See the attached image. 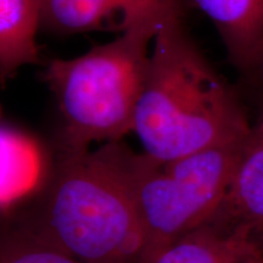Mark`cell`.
Masks as SVG:
<instances>
[{
  "label": "cell",
  "instance_id": "cell-1",
  "mask_svg": "<svg viewBox=\"0 0 263 263\" xmlns=\"http://www.w3.org/2000/svg\"><path fill=\"white\" fill-rule=\"evenodd\" d=\"M120 141L94 151L58 155L35 202L18 227L83 263H141L132 163Z\"/></svg>",
  "mask_w": 263,
  "mask_h": 263
},
{
  "label": "cell",
  "instance_id": "cell-2",
  "mask_svg": "<svg viewBox=\"0 0 263 263\" xmlns=\"http://www.w3.org/2000/svg\"><path fill=\"white\" fill-rule=\"evenodd\" d=\"M132 132L157 162L252 132L224 82L185 37L179 16L163 22L154 38Z\"/></svg>",
  "mask_w": 263,
  "mask_h": 263
},
{
  "label": "cell",
  "instance_id": "cell-3",
  "mask_svg": "<svg viewBox=\"0 0 263 263\" xmlns=\"http://www.w3.org/2000/svg\"><path fill=\"white\" fill-rule=\"evenodd\" d=\"M167 20L133 26L81 57L49 62L45 78L62 118L59 155L130 133L154 38Z\"/></svg>",
  "mask_w": 263,
  "mask_h": 263
},
{
  "label": "cell",
  "instance_id": "cell-4",
  "mask_svg": "<svg viewBox=\"0 0 263 263\" xmlns=\"http://www.w3.org/2000/svg\"><path fill=\"white\" fill-rule=\"evenodd\" d=\"M250 134L170 162L134 154L132 192L143 239L141 263L216 216Z\"/></svg>",
  "mask_w": 263,
  "mask_h": 263
},
{
  "label": "cell",
  "instance_id": "cell-5",
  "mask_svg": "<svg viewBox=\"0 0 263 263\" xmlns=\"http://www.w3.org/2000/svg\"><path fill=\"white\" fill-rule=\"evenodd\" d=\"M178 15V0H41V26L59 34L121 33Z\"/></svg>",
  "mask_w": 263,
  "mask_h": 263
},
{
  "label": "cell",
  "instance_id": "cell-6",
  "mask_svg": "<svg viewBox=\"0 0 263 263\" xmlns=\"http://www.w3.org/2000/svg\"><path fill=\"white\" fill-rule=\"evenodd\" d=\"M150 263H263L256 228L212 219L160 251Z\"/></svg>",
  "mask_w": 263,
  "mask_h": 263
},
{
  "label": "cell",
  "instance_id": "cell-7",
  "mask_svg": "<svg viewBox=\"0 0 263 263\" xmlns=\"http://www.w3.org/2000/svg\"><path fill=\"white\" fill-rule=\"evenodd\" d=\"M211 22L233 62L244 71L263 64V0H189Z\"/></svg>",
  "mask_w": 263,
  "mask_h": 263
},
{
  "label": "cell",
  "instance_id": "cell-8",
  "mask_svg": "<svg viewBox=\"0 0 263 263\" xmlns=\"http://www.w3.org/2000/svg\"><path fill=\"white\" fill-rule=\"evenodd\" d=\"M48 173L34 141L0 123V210L37 194Z\"/></svg>",
  "mask_w": 263,
  "mask_h": 263
},
{
  "label": "cell",
  "instance_id": "cell-9",
  "mask_svg": "<svg viewBox=\"0 0 263 263\" xmlns=\"http://www.w3.org/2000/svg\"><path fill=\"white\" fill-rule=\"evenodd\" d=\"M212 218L230 223L263 226V128L251 132L236 164L228 193ZM215 216V217H216Z\"/></svg>",
  "mask_w": 263,
  "mask_h": 263
},
{
  "label": "cell",
  "instance_id": "cell-10",
  "mask_svg": "<svg viewBox=\"0 0 263 263\" xmlns=\"http://www.w3.org/2000/svg\"><path fill=\"white\" fill-rule=\"evenodd\" d=\"M41 0H0V83L37 61Z\"/></svg>",
  "mask_w": 263,
  "mask_h": 263
},
{
  "label": "cell",
  "instance_id": "cell-11",
  "mask_svg": "<svg viewBox=\"0 0 263 263\" xmlns=\"http://www.w3.org/2000/svg\"><path fill=\"white\" fill-rule=\"evenodd\" d=\"M0 263H83L18 227L0 222Z\"/></svg>",
  "mask_w": 263,
  "mask_h": 263
},
{
  "label": "cell",
  "instance_id": "cell-12",
  "mask_svg": "<svg viewBox=\"0 0 263 263\" xmlns=\"http://www.w3.org/2000/svg\"><path fill=\"white\" fill-rule=\"evenodd\" d=\"M256 235H257L259 244H261V246L263 248V226L258 227V228H256Z\"/></svg>",
  "mask_w": 263,
  "mask_h": 263
},
{
  "label": "cell",
  "instance_id": "cell-13",
  "mask_svg": "<svg viewBox=\"0 0 263 263\" xmlns=\"http://www.w3.org/2000/svg\"><path fill=\"white\" fill-rule=\"evenodd\" d=\"M261 68H262V70H263V64H262V66H261Z\"/></svg>",
  "mask_w": 263,
  "mask_h": 263
}]
</instances>
